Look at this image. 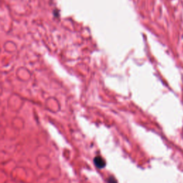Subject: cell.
I'll return each instance as SVG.
<instances>
[{
  "label": "cell",
  "instance_id": "1",
  "mask_svg": "<svg viewBox=\"0 0 183 183\" xmlns=\"http://www.w3.org/2000/svg\"><path fill=\"white\" fill-rule=\"evenodd\" d=\"M94 165L99 169H102L105 166V162L104 160L101 157H95L94 160Z\"/></svg>",
  "mask_w": 183,
  "mask_h": 183
}]
</instances>
